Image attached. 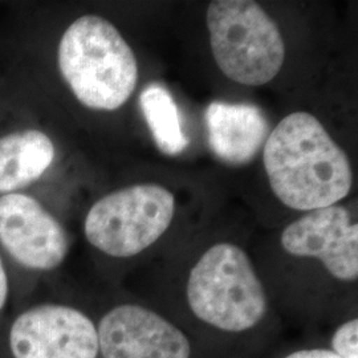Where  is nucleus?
Segmentation results:
<instances>
[{"instance_id": "obj_13", "label": "nucleus", "mask_w": 358, "mask_h": 358, "mask_svg": "<svg viewBox=\"0 0 358 358\" xmlns=\"http://www.w3.org/2000/svg\"><path fill=\"white\" fill-rule=\"evenodd\" d=\"M329 350L340 358H358L357 319L346 321L334 331Z\"/></svg>"}, {"instance_id": "obj_9", "label": "nucleus", "mask_w": 358, "mask_h": 358, "mask_svg": "<svg viewBox=\"0 0 358 358\" xmlns=\"http://www.w3.org/2000/svg\"><path fill=\"white\" fill-rule=\"evenodd\" d=\"M282 245L289 255L319 259L341 282L358 279V226L344 206L308 211L282 231Z\"/></svg>"}, {"instance_id": "obj_15", "label": "nucleus", "mask_w": 358, "mask_h": 358, "mask_svg": "<svg viewBox=\"0 0 358 358\" xmlns=\"http://www.w3.org/2000/svg\"><path fill=\"white\" fill-rule=\"evenodd\" d=\"M284 358H340L329 349L315 348V349H300Z\"/></svg>"}, {"instance_id": "obj_12", "label": "nucleus", "mask_w": 358, "mask_h": 358, "mask_svg": "<svg viewBox=\"0 0 358 358\" xmlns=\"http://www.w3.org/2000/svg\"><path fill=\"white\" fill-rule=\"evenodd\" d=\"M142 115L157 148L166 155H179L189 146L178 106L161 84H149L140 96Z\"/></svg>"}, {"instance_id": "obj_1", "label": "nucleus", "mask_w": 358, "mask_h": 358, "mask_svg": "<svg viewBox=\"0 0 358 358\" xmlns=\"http://www.w3.org/2000/svg\"><path fill=\"white\" fill-rule=\"evenodd\" d=\"M263 161L272 192L299 211L336 205L353 185L345 152L320 121L306 112L284 117L269 133Z\"/></svg>"}, {"instance_id": "obj_3", "label": "nucleus", "mask_w": 358, "mask_h": 358, "mask_svg": "<svg viewBox=\"0 0 358 358\" xmlns=\"http://www.w3.org/2000/svg\"><path fill=\"white\" fill-rule=\"evenodd\" d=\"M187 303L196 319L217 331L254 329L268 312V297L248 255L235 244L208 248L192 267Z\"/></svg>"}, {"instance_id": "obj_10", "label": "nucleus", "mask_w": 358, "mask_h": 358, "mask_svg": "<svg viewBox=\"0 0 358 358\" xmlns=\"http://www.w3.org/2000/svg\"><path fill=\"white\" fill-rule=\"evenodd\" d=\"M205 122L213 153L231 166L252 162L271 133L264 112L252 103L214 101L206 109Z\"/></svg>"}, {"instance_id": "obj_4", "label": "nucleus", "mask_w": 358, "mask_h": 358, "mask_svg": "<svg viewBox=\"0 0 358 358\" xmlns=\"http://www.w3.org/2000/svg\"><path fill=\"white\" fill-rule=\"evenodd\" d=\"M211 51L224 76L248 87L273 80L285 60L278 24L250 0H217L207 8Z\"/></svg>"}, {"instance_id": "obj_8", "label": "nucleus", "mask_w": 358, "mask_h": 358, "mask_svg": "<svg viewBox=\"0 0 358 358\" xmlns=\"http://www.w3.org/2000/svg\"><path fill=\"white\" fill-rule=\"evenodd\" d=\"M97 325L99 358H192L187 336L159 313L138 304H118Z\"/></svg>"}, {"instance_id": "obj_7", "label": "nucleus", "mask_w": 358, "mask_h": 358, "mask_svg": "<svg viewBox=\"0 0 358 358\" xmlns=\"http://www.w3.org/2000/svg\"><path fill=\"white\" fill-rule=\"evenodd\" d=\"M0 251L6 263L26 273H47L64 263L69 238L35 196L13 192L0 196Z\"/></svg>"}, {"instance_id": "obj_14", "label": "nucleus", "mask_w": 358, "mask_h": 358, "mask_svg": "<svg viewBox=\"0 0 358 358\" xmlns=\"http://www.w3.org/2000/svg\"><path fill=\"white\" fill-rule=\"evenodd\" d=\"M13 284L8 266L0 251V329L13 313Z\"/></svg>"}, {"instance_id": "obj_6", "label": "nucleus", "mask_w": 358, "mask_h": 358, "mask_svg": "<svg viewBox=\"0 0 358 358\" xmlns=\"http://www.w3.org/2000/svg\"><path fill=\"white\" fill-rule=\"evenodd\" d=\"M0 358H99L96 321L55 301L13 308L0 329Z\"/></svg>"}, {"instance_id": "obj_11", "label": "nucleus", "mask_w": 358, "mask_h": 358, "mask_svg": "<svg viewBox=\"0 0 358 358\" xmlns=\"http://www.w3.org/2000/svg\"><path fill=\"white\" fill-rule=\"evenodd\" d=\"M56 158L51 137L38 129L0 137V196L23 192L41 178Z\"/></svg>"}, {"instance_id": "obj_5", "label": "nucleus", "mask_w": 358, "mask_h": 358, "mask_svg": "<svg viewBox=\"0 0 358 358\" xmlns=\"http://www.w3.org/2000/svg\"><path fill=\"white\" fill-rule=\"evenodd\" d=\"M174 213V195L165 187L134 185L92 206L84 220V235L103 255L128 259L155 243L171 224Z\"/></svg>"}, {"instance_id": "obj_2", "label": "nucleus", "mask_w": 358, "mask_h": 358, "mask_svg": "<svg viewBox=\"0 0 358 358\" xmlns=\"http://www.w3.org/2000/svg\"><path fill=\"white\" fill-rule=\"evenodd\" d=\"M57 66L77 101L92 110L113 112L137 87L138 63L120 31L99 15H84L65 29Z\"/></svg>"}]
</instances>
